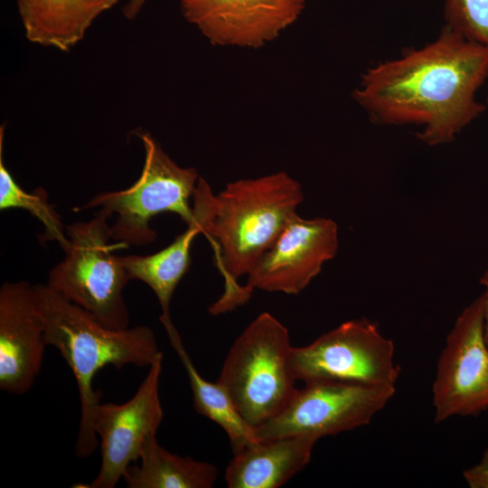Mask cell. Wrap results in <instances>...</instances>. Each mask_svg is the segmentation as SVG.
I'll return each instance as SVG.
<instances>
[{
	"mask_svg": "<svg viewBox=\"0 0 488 488\" xmlns=\"http://www.w3.org/2000/svg\"><path fill=\"white\" fill-rule=\"evenodd\" d=\"M463 475L469 487L488 488V449L478 464L464 470Z\"/></svg>",
	"mask_w": 488,
	"mask_h": 488,
	"instance_id": "cell-21",
	"label": "cell"
},
{
	"mask_svg": "<svg viewBox=\"0 0 488 488\" xmlns=\"http://www.w3.org/2000/svg\"><path fill=\"white\" fill-rule=\"evenodd\" d=\"M393 342L367 319L352 320L311 343L292 347L290 367L305 384L334 381L396 388L400 367Z\"/></svg>",
	"mask_w": 488,
	"mask_h": 488,
	"instance_id": "cell-7",
	"label": "cell"
},
{
	"mask_svg": "<svg viewBox=\"0 0 488 488\" xmlns=\"http://www.w3.org/2000/svg\"><path fill=\"white\" fill-rule=\"evenodd\" d=\"M162 324L188 375L196 412L215 422L226 432L233 454L258 441L254 428L243 418L225 389L218 381L213 383L206 380L198 372L173 321Z\"/></svg>",
	"mask_w": 488,
	"mask_h": 488,
	"instance_id": "cell-18",
	"label": "cell"
},
{
	"mask_svg": "<svg viewBox=\"0 0 488 488\" xmlns=\"http://www.w3.org/2000/svg\"><path fill=\"white\" fill-rule=\"evenodd\" d=\"M446 26L488 48V0H445Z\"/></svg>",
	"mask_w": 488,
	"mask_h": 488,
	"instance_id": "cell-20",
	"label": "cell"
},
{
	"mask_svg": "<svg viewBox=\"0 0 488 488\" xmlns=\"http://www.w3.org/2000/svg\"><path fill=\"white\" fill-rule=\"evenodd\" d=\"M146 0H129L123 7V13L128 19H133L140 12Z\"/></svg>",
	"mask_w": 488,
	"mask_h": 488,
	"instance_id": "cell-23",
	"label": "cell"
},
{
	"mask_svg": "<svg viewBox=\"0 0 488 488\" xmlns=\"http://www.w3.org/2000/svg\"><path fill=\"white\" fill-rule=\"evenodd\" d=\"M212 195L208 183L200 177L192 195L194 219L187 225L185 231L154 254L117 257L130 280H141L154 291L162 310L161 323L172 320L171 300L176 286L190 267L191 245L198 234L204 232Z\"/></svg>",
	"mask_w": 488,
	"mask_h": 488,
	"instance_id": "cell-14",
	"label": "cell"
},
{
	"mask_svg": "<svg viewBox=\"0 0 488 488\" xmlns=\"http://www.w3.org/2000/svg\"><path fill=\"white\" fill-rule=\"evenodd\" d=\"M287 328L269 313L258 315L232 343L218 382L254 428L279 414L297 389Z\"/></svg>",
	"mask_w": 488,
	"mask_h": 488,
	"instance_id": "cell-4",
	"label": "cell"
},
{
	"mask_svg": "<svg viewBox=\"0 0 488 488\" xmlns=\"http://www.w3.org/2000/svg\"><path fill=\"white\" fill-rule=\"evenodd\" d=\"M396 388L319 381L297 389L277 416L254 427L257 440L305 435L318 439L368 425Z\"/></svg>",
	"mask_w": 488,
	"mask_h": 488,
	"instance_id": "cell-8",
	"label": "cell"
},
{
	"mask_svg": "<svg viewBox=\"0 0 488 488\" xmlns=\"http://www.w3.org/2000/svg\"><path fill=\"white\" fill-rule=\"evenodd\" d=\"M46 346L33 286L5 281L0 288V389L15 395L29 391Z\"/></svg>",
	"mask_w": 488,
	"mask_h": 488,
	"instance_id": "cell-13",
	"label": "cell"
},
{
	"mask_svg": "<svg viewBox=\"0 0 488 488\" xmlns=\"http://www.w3.org/2000/svg\"><path fill=\"white\" fill-rule=\"evenodd\" d=\"M303 200L301 185L285 172L239 179L213 194L203 234L213 246L224 289L210 314L230 312L248 302L239 279L274 244Z\"/></svg>",
	"mask_w": 488,
	"mask_h": 488,
	"instance_id": "cell-2",
	"label": "cell"
},
{
	"mask_svg": "<svg viewBox=\"0 0 488 488\" xmlns=\"http://www.w3.org/2000/svg\"><path fill=\"white\" fill-rule=\"evenodd\" d=\"M185 19L217 45L258 48L299 17L305 0H180Z\"/></svg>",
	"mask_w": 488,
	"mask_h": 488,
	"instance_id": "cell-12",
	"label": "cell"
},
{
	"mask_svg": "<svg viewBox=\"0 0 488 488\" xmlns=\"http://www.w3.org/2000/svg\"><path fill=\"white\" fill-rule=\"evenodd\" d=\"M5 127H0V210L23 209L37 218L44 227L42 239L56 241L66 252L70 242L61 215L48 201V193L42 187L32 192L23 191L16 183L3 161V138Z\"/></svg>",
	"mask_w": 488,
	"mask_h": 488,
	"instance_id": "cell-19",
	"label": "cell"
},
{
	"mask_svg": "<svg viewBox=\"0 0 488 488\" xmlns=\"http://www.w3.org/2000/svg\"><path fill=\"white\" fill-rule=\"evenodd\" d=\"M488 79V48L447 26L438 37L369 68L353 99L375 123L416 125L428 145L449 143L485 109L476 93Z\"/></svg>",
	"mask_w": 488,
	"mask_h": 488,
	"instance_id": "cell-1",
	"label": "cell"
},
{
	"mask_svg": "<svg viewBox=\"0 0 488 488\" xmlns=\"http://www.w3.org/2000/svg\"><path fill=\"white\" fill-rule=\"evenodd\" d=\"M486 82L488 83V79ZM486 106L488 107V89H487V97H486Z\"/></svg>",
	"mask_w": 488,
	"mask_h": 488,
	"instance_id": "cell-24",
	"label": "cell"
},
{
	"mask_svg": "<svg viewBox=\"0 0 488 488\" xmlns=\"http://www.w3.org/2000/svg\"><path fill=\"white\" fill-rule=\"evenodd\" d=\"M138 460L123 474L128 488H211L218 478L216 466L167 451L156 435L146 440Z\"/></svg>",
	"mask_w": 488,
	"mask_h": 488,
	"instance_id": "cell-17",
	"label": "cell"
},
{
	"mask_svg": "<svg viewBox=\"0 0 488 488\" xmlns=\"http://www.w3.org/2000/svg\"><path fill=\"white\" fill-rule=\"evenodd\" d=\"M432 394L436 423L488 409V346L480 297L461 312L446 337Z\"/></svg>",
	"mask_w": 488,
	"mask_h": 488,
	"instance_id": "cell-9",
	"label": "cell"
},
{
	"mask_svg": "<svg viewBox=\"0 0 488 488\" xmlns=\"http://www.w3.org/2000/svg\"><path fill=\"white\" fill-rule=\"evenodd\" d=\"M110 216L100 209L91 220L66 227L70 247L50 270L46 284L103 325L122 330L129 324L123 290L130 279L112 251L128 245L109 243Z\"/></svg>",
	"mask_w": 488,
	"mask_h": 488,
	"instance_id": "cell-5",
	"label": "cell"
},
{
	"mask_svg": "<svg viewBox=\"0 0 488 488\" xmlns=\"http://www.w3.org/2000/svg\"><path fill=\"white\" fill-rule=\"evenodd\" d=\"M140 138L145 163L137 181L125 190L98 193L77 209L100 207L110 215L117 214L110 226L112 239L137 247L156 239L150 221L161 212H174L187 225L193 221L189 201L200 178L194 168L181 167L173 161L149 133L140 134Z\"/></svg>",
	"mask_w": 488,
	"mask_h": 488,
	"instance_id": "cell-6",
	"label": "cell"
},
{
	"mask_svg": "<svg viewBox=\"0 0 488 488\" xmlns=\"http://www.w3.org/2000/svg\"><path fill=\"white\" fill-rule=\"evenodd\" d=\"M480 283L484 288L483 293L479 297L481 299L483 309V337L485 343L488 346V267L483 273Z\"/></svg>",
	"mask_w": 488,
	"mask_h": 488,
	"instance_id": "cell-22",
	"label": "cell"
},
{
	"mask_svg": "<svg viewBox=\"0 0 488 488\" xmlns=\"http://www.w3.org/2000/svg\"><path fill=\"white\" fill-rule=\"evenodd\" d=\"M33 290L46 343L59 350L77 382L81 409L75 455L91 456L98 447L93 416L100 403L93 388L96 373L107 365L149 367L161 353L155 335L145 325L110 329L47 284L33 285Z\"/></svg>",
	"mask_w": 488,
	"mask_h": 488,
	"instance_id": "cell-3",
	"label": "cell"
},
{
	"mask_svg": "<svg viewBox=\"0 0 488 488\" xmlns=\"http://www.w3.org/2000/svg\"><path fill=\"white\" fill-rule=\"evenodd\" d=\"M119 0H17L26 38L68 52L93 21Z\"/></svg>",
	"mask_w": 488,
	"mask_h": 488,
	"instance_id": "cell-16",
	"label": "cell"
},
{
	"mask_svg": "<svg viewBox=\"0 0 488 488\" xmlns=\"http://www.w3.org/2000/svg\"><path fill=\"white\" fill-rule=\"evenodd\" d=\"M338 245L335 221L296 213L248 274L244 289L249 297L255 289L297 295L334 258Z\"/></svg>",
	"mask_w": 488,
	"mask_h": 488,
	"instance_id": "cell-11",
	"label": "cell"
},
{
	"mask_svg": "<svg viewBox=\"0 0 488 488\" xmlns=\"http://www.w3.org/2000/svg\"><path fill=\"white\" fill-rule=\"evenodd\" d=\"M318 438L298 435L258 440L234 454L225 472L229 488H277L310 462Z\"/></svg>",
	"mask_w": 488,
	"mask_h": 488,
	"instance_id": "cell-15",
	"label": "cell"
},
{
	"mask_svg": "<svg viewBox=\"0 0 488 488\" xmlns=\"http://www.w3.org/2000/svg\"><path fill=\"white\" fill-rule=\"evenodd\" d=\"M163 359L161 352L130 399L96 407L93 425L100 438L101 465L88 487L114 488L126 469L138 461L146 440L156 435L164 418L159 398Z\"/></svg>",
	"mask_w": 488,
	"mask_h": 488,
	"instance_id": "cell-10",
	"label": "cell"
}]
</instances>
